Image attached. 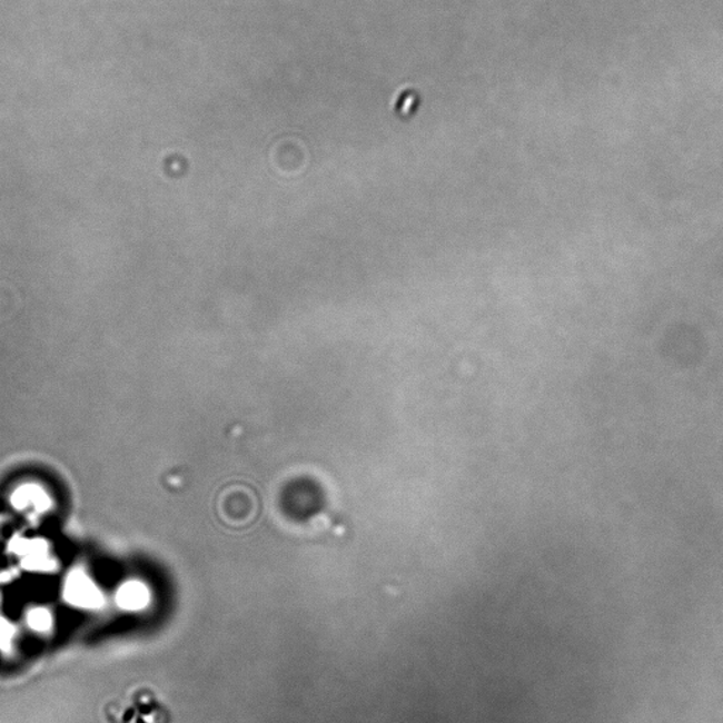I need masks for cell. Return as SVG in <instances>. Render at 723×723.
Wrapping results in <instances>:
<instances>
[{
	"mask_svg": "<svg viewBox=\"0 0 723 723\" xmlns=\"http://www.w3.org/2000/svg\"><path fill=\"white\" fill-rule=\"evenodd\" d=\"M109 723H161L165 709L148 689L126 691L105 706Z\"/></svg>",
	"mask_w": 723,
	"mask_h": 723,
	"instance_id": "1",
	"label": "cell"
},
{
	"mask_svg": "<svg viewBox=\"0 0 723 723\" xmlns=\"http://www.w3.org/2000/svg\"><path fill=\"white\" fill-rule=\"evenodd\" d=\"M218 516L229 527L250 526L260 512V502L255 489L245 484H230L218 496Z\"/></svg>",
	"mask_w": 723,
	"mask_h": 723,
	"instance_id": "2",
	"label": "cell"
}]
</instances>
